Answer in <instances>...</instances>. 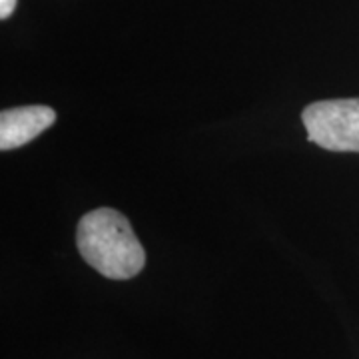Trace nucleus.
<instances>
[{"instance_id":"f257e3e1","label":"nucleus","mask_w":359,"mask_h":359,"mask_svg":"<svg viewBox=\"0 0 359 359\" xmlns=\"http://www.w3.org/2000/svg\"><path fill=\"white\" fill-rule=\"evenodd\" d=\"M76 245L90 268L108 280H130L146 264V252L126 216L98 208L78 222Z\"/></svg>"},{"instance_id":"20e7f679","label":"nucleus","mask_w":359,"mask_h":359,"mask_svg":"<svg viewBox=\"0 0 359 359\" xmlns=\"http://www.w3.org/2000/svg\"><path fill=\"white\" fill-rule=\"evenodd\" d=\"M16 8V0H0V18L6 20Z\"/></svg>"},{"instance_id":"f03ea898","label":"nucleus","mask_w":359,"mask_h":359,"mask_svg":"<svg viewBox=\"0 0 359 359\" xmlns=\"http://www.w3.org/2000/svg\"><path fill=\"white\" fill-rule=\"evenodd\" d=\"M308 140L330 152H359V98L320 100L302 112Z\"/></svg>"},{"instance_id":"7ed1b4c3","label":"nucleus","mask_w":359,"mask_h":359,"mask_svg":"<svg viewBox=\"0 0 359 359\" xmlns=\"http://www.w3.org/2000/svg\"><path fill=\"white\" fill-rule=\"evenodd\" d=\"M56 122V112L50 106H20L8 108L0 114V150L8 152L20 148L40 136Z\"/></svg>"}]
</instances>
